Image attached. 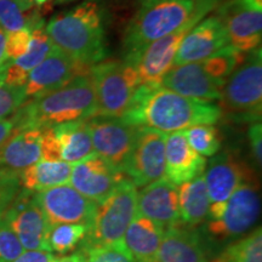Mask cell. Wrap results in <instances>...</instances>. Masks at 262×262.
<instances>
[{"instance_id": "6da1fadb", "label": "cell", "mask_w": 262, "mask_h": 262, "mask_svg": "<svg viewBox=\"0 0 262 262\" xmlns=\"http://www.w3.org/2000/svg\"><path fill=\"white\" fill-rule=\"evenodd\" d=\"M222 116L219 104L195 100L160 85H139L122 119L169 134L198 124H215Z\"/></svg>"}, {"instance_id": "7a4b0ae2", "label": "cell", "mask_w": 262, "mask_h": 262, "mask_svg": "<svg viewBox=\"0 0 262 262\" xmlns=\"http://www.w3.org/2000/svg\"><path fill=\"white\" fill-rule=\"evenodd\" d=\"M96 114V94L90 72L75 75L63 86L28 100L15 114V129L49 127L86 120Z\"/></svg>"}, {"instance_id": "3957f363", "label": "cell", "mask_w": 262, "mask_h": 262, "mask_svg": "<svg viewBox=\"0 0 262 262\" xmlns=\"http://www.w3.org/2000/svg\"><path fill=\"white\" fill-rule=\"evenodd\" d=\"M45 29L55 48L81 64L91 67L107 56L102 9L95 2L56 15Z\"/></svg>"}, {"instance_id": "277c9868", "label": "cell", "mask_w": 262, "mask_h": 262, "mask_svg": "<svg viewBox=\"0 0 262 262\" xmlns=\"http://www.w3.org/2000/svg\"><path fill=\"white\" fill-rule=\"evenodd\" d=\"M212 3L219 0H145L126 28L125 60L134 61L147 45L175 32Z\"/></svg>"}, {"instance_id": "5b68a950", "label": "cell", "mask_w": 262, "mask_h": 262, "mask_svg": "<svg viewBox=\"0 0 262 262\" xmlns=\"http://www.w3.org/2000/svg\"><path fill=\"white\" fill-rule=\"evenodd\" d=\"M136 215L137 188L130 180H125L110 195L96 203L81 250L120 245Z\"/></svg>"}, {"instance_id": "8992f818", "label": "cell", "mask_w": 262, "mask_h": 262, "mask_svg": "<svg viewBox=\"0 0 262 262\" xmlns=\"http://www.w3.org/2000/svg\"><path fill=\"white\" fill-rule=\"evenodd\" d=\"M95 94V117L122 118L139 86V74L135 63L123 61H101L90 67Z\"/></svg>"}, {"instance_id": "52a82bcc", "label": "cell", "mask_w": 262, "mask_h": 262, "mask_svg": "<svg viewBox=\"0 0 262 262\" xmlns=\"http://www.w3.org/2000/svg\"><path fill=\"white\" fill-rule=\"evenodd\" d=\"M221 110L248 122H260L262 110V50L249 52L229 74L221 93Z\"/></svg>"}, {"instance_id": "ba28073f", "label": "cell", "mask_w": 262, "mask_h": 262, "mask_svg": "<svg viewBox=\"0 0 262 262\" xmlns=\"http://www.w3.org/2000/svg\"><path fill=\"white\" fill-rule=\"evenodd\" d=\"M214 8H217V3L203 6L185 25L165 37L150 42L135 60L131 61L136 66L139 85H160L164 75L172 67L173 58L183 38Z\"/></svg>"}, {"instance_id": "9c48e42d", "label": "cell", "mask_w": 262, "mask_h": 262, "mask_svg": "<svg viewBox=\"0 0 262 262\" xmlns=\"http://www.w3.org/2000/svg\"><path fill=\"white\" fill-rule=\"evenodd\" d=\"M261 204L256 185L244 181L225 203L220 216L206 224L208 232L217 239H229L248 232L260 215Z\"/></svg>"}, {"instance_id": "30bf717a", "label": "cell", "mask_w": 262, "mask_h": 262, "mask_svg": "<svg viewBox=\"0 0 262 262\" xmlns=\"http://www.w3.org/2000/svg\"><path fill=\"white\" fill-rule=\"evenodd\" d=\"M86 125L94 152L124 172L135 146L139 126L127 124L122 118L107 117L90 118L86 119Z\"/></svg>"}, {"instance_id": "8fae6325", "label": "cell", "mask_w": 262, "mask_h": 262, "mask_svg": "<svg viewBox=\"0 0 262 262\" xmlns=\"http://www.w3.org/2000/svg\"><path fill=\"white\" fill-rule=\"evenodd\" d=\"M3 217L26 250L51 251L49 247L50 225L35 201L34 192L18 191Z\"/></svg>"}, {"instance_id": "7c38bea8", "label": "cell", "mask_w": 262, "mask_h": 262, "mask_svg": "<svg viewBox=\"0 0 262 262\" xmlns=\"http://www.w3.org/2000/svg\"><path fill=\"white\" fill-rule=\"evenodd\" d=\"M165 137L166 134L163 131L139 126L135 146L124 170L136 188H142L164 178Z\"/></svg>"}, {"instance_id": "4fadbf2b", "label": "cell", "mask_w": 262, "mask_h": 262, "mask_svg": "<svg viewBox=\"0 0 262 262\" xmlns=\"http://www.w3.org/2000/svg\"><path fill=\"white\" fill-rule=\"evenodd\" d=\"M34 195L50 227L61 224L88 226L96 208V203L84 196L71 185L34 192Z\"/></svg>"}, {"instance_id": "5bb4252c", "label": "cell", "mask_w": 262, "mask_h": 262, "mask_svg": "<svg viewBox=\"0 0 262 262\" xmlns=\"http://www.w3.org/2000/svg\"><path fill=\"white\" fill-rule=\"evenodd\" d=\"M219 18L227 32L231 47L241 52L260 48L262 8L248 0H227L219 8Z\"/></svg>"}, {"instance_id": "9a60e30c", "label": "cell", "mask_w": 262, "mask_h": 262, "mask_svg": "<svg viewBox=\"0 0 262 262\" xmlns=\"http://www.w3.org/2000/svg\"><path fill=\"white\" fill-rule=\"evenodd\" d=\"M203 176L210 199L209 220L217 219L232 193L244 181L251 180L247 166L228 152L214 156Z\"/></svg>"}, {"instance_id": "2e32d148", "label": "cell", "mask_w": 262, "mask_h": 262, "mask_svg": "<svg viewBox=\"0 0 262 262\" xmlns=\"http://www.w3.org/2000/svg\"><path fill=\"white\" fill-rule=\"evenodd\" d=\"M127 176L96 153L72 164L70 183L84 196L95 203L110 195Z\"/></svg>"}, {"instance_id": "e0dca14e", "label": "cell", "mask_w": 262, "mask_h": 262, "mask_svg": "<svg viewBox=\"0 0 262 262\" xmlns=\"http://www.w3.org/2000/svg\"><path fill=\"white\" fill-rule=\"evenodd\" d=\"M90 67L71 58L68 55L54 48L50 54L28 74L25 85L28 100L40 97L63 86L75 75L89 73Z\"/></svg>"}, {"instance_id": "ac0fdd59", "label": "cell", "mask_w": 262, "mask_h": 262, "mask_svg": "<svg viewBox=\"0 0 262 262\" xmlns=\"http://www.w3.org/2000/svg\"><path fill=\"white\" fill-rule=\"evenodd\" d=\"M225 83L226 80L209 74L202 61H196L170 68L160 81V86L182 96L211 102L220 100Z\"/></svg>"}, {"instance_id": "d6986e66", "label": "cell", "mask_w": 262, "mask_h": 262, "mask_svg": "<svg viewBox=\"0 0 262 262\" xmlns=\"http://www.w3.org/2000/svg\"><path fill=\"white\" fill-rule=\"evenodd\" d=\"M231 45L224 24L217 16L202 19L180 44L172 67L205 60Z\"/></svg>"}, {"instance_id": "ffe728a7", "label": "cell", "mask_w": 262, "mask_h": 262, "mask_svg": "<svg viewBox=\"0 0 262 262\" xmlns=\"http://www.w3.org/2000/svg\"><path fill=\"white\" fill-rule=\"evenodd\" d=\"M137 214L145 216L164 229L181 222L178 186L162 178L137 191Z\"/></svg>"}, {"instance_id": "44dd1931", "label": "cell", "mask_w": 262, "mask_h": 262, "mask_svg": "<svg viewBox=\"0 0 262 262\" xmlns=\"http://www.w3.org/2000/svg\"><path fill=\"white\" fill-rule=\"evenodd\" d=\"M205 168V158L188 145L182 130L166 134L164 178L179 186L202 175Z\"/></svg>"}, {"instance_id": "7402d4cb", "label": "cell", "mask_w": 262, "mask_h": 262, "mask_svg": "<svg viewBox=\"0 0 262 262\" xmlns=\"http://www.w3.org/2000/svg\"><path fill=\"white\" fill-rule=\"evenodd\" d=\"M44 127L14 130L0 147V168L22 171L41 160V139Z\"/></svg>"}, {"instance_id": "603a6c76", "label": "cell", "mask_w": 262, "mask_h": 262, "mask_svg": "<svg viewBox=\"0 0 262 262\" xmlns=\"http://www.w3.org/2000/svg\"><path fill=\"white\" fill-rule=\"evenodd\" d=\"M180 225L164 231L155 262H206L198 233Z\"/></svg>"}, {"instance_id": "cb8c5ba5", "label": "cell", "mask_w": 262, "mask_h": 262, "mask_svg": "<svg viewBox=\"0 0 262 262\" xmlns=\"http://www.w3.org/2000/svg\"><path fill=\"white\" fill-rule=\"evenodd\" d=\"M164 231L156 222L137 214L126 228L120 245L135 262H155Z\"/></svg>"}, {"instance_id": "d4e9b609", "label": "cell", "mask_w": 262, "mask_h": 262, "mask_svg": "<svg viewBox=\"0 0 262 262\" xmlns=\"http://www.w3.org/2000/svg\"><path fill=\"white\" fill-rule=\"evenodd\" d=\"M72 164L63 160H39L19 171V185L31 192H40L45 189L70 183Z\"/></svg>"}, {"instance_id": "484cf974", "label": "cell", "mask_w": 262, "mask_h": 262, "mask_svg": "<svg viewBox=\"0 0 262 262\" xmlns=\"http://www.w3.org/2000/svg\"><path fill=\"white\" fill-rule=\"evenodd\" d=\"M52 127L60 143L63 162L75 164L95 153L86 120H75Z\"/></svg>"}, {"instance_id": "4316f807", "label": "cell", "mask_w": 262, "mask_h": 262, "mask_svg": "<svg viewBox=\"0 0 262 262\" xmlns=\"http://www.w3.org/2000/svg\"><path fill=\"white\" fill-rule=\"evenodd\" d=\"M178 192L181 222L188 226H196L208 219L210 199L203 173L191 181L179 185Z\"/></svg>"}, {"instance_id": "83f0119b", "label": "cell", "mask_w": 262, "mask_h": 262, "mask_svg": "<svg viewBox=\"0 0 262 262\" xmlns=\"http://www.w3.org/2000/svg\"><path fill=\"white\" fill-rule=\"evenodd\" d=\"M40 21L32 0H0V27L5 32L32 31Z\"/></svg>"}, {"instance_id": "f1b7e54d", "label": "cell", "mask_w": 262, "mask_h": 262, "mask_svg": "<svg viewBox=\"0 0 262 262\" xmlns=\"http://www.w3.org/2000/svg\"><path fill=\"white\" fill-rule=\"evenodd\" d=\"M50 38H49L47 29H45L44 21L39 22L34 28L32 29L31 42H29L28 50L25 55L16 60H10L12 64L22 73L28 75L29 72L34 70L37 66L45 60L50 52L54 50Z\"/></svg>"}, {"instance_id": "f546056e", "label": "cell", "mask_w": 262, "mask_h": 262, "mask_svg": "<svg viewBox=\"0 0 262 262\" xmlns=\"http://www.w3.org/2000/svg\"><path fill=\"white\" fill-rule=\"evenodd\" d=\"M219 257L224 262H262L261 227L241 241L229 244Z\"/></svg>"}, {"instance_id": "4dcf8cb0", "label": "cell", "mask_w": 262, "mask_h": 262, "mask_svg": "<svg viewBox=\"0 0 262 262\" xmlns=\"http://www.w3.org/2000/svg\"><path fill=\"white\" fill-rule=\"evenodd\" d=\"M88 227L81 224H61L51 226L49 232V247L51 251L64 255L77 249L84 241Z\"/></svg>"}, {"instance_id": "1f68e13d", "label": "cell", "mask_w": 262, "mask_h": 262, "mask_svg": "<svg viewBox=\"0 0 262 262\" xmlns=\"http://www.w3.org/2000/svg\"><path fill=\"white\" fill-rule=\"evenodd\" d=\"M188 145L202 157H214L221 148V140L214 124H198L182 130Z\"/></svg>"}, {"instance_id": "d6a6232c", "label": "cell", "mask_w": 262, "mask_h": 262, "mask_svg": "<svg viewBox=\"0 0 262 262\" xmlns=\"http://www.w3.org/2000/svg\"><path fill=\"white\" fill-rule=\"evenodd\" d=\"M27 101L25 86H10L0 83V119L15 114Z\"/></svg>"}, {"instance_id": "836d02e7", "label": "cell", "mask_w": 262, "mask_h": 262, "mask_svg": "<svg viewBox=\"0 0 262 262\" xmlns=\"http://www.w3.org/2000/svg\"><path fill=\"white\" fill-rule=\"evenodd\" d=\"M25 251L17 235L14 233L4 217L0 219V262H12Z\"/></svg>"}, {"instance_id": "e575fe53", "label": "cell", "mask_w": 262, "mask_h": 262, "mask_svg": "<svg viewBox=\"0 0 262 262\" xmlns=\"http://www.w3.org/2000/svg\"><path fill=\"white\" fill-rule=\"evenodd\" d=\"M19 172L0 168V219L19 191Z\"/></svg>"}, {"instance_id": "d590c367", "label": "cell", "mask_w": 262, "mask_h": 262, "mask_svg": "<svg viewBox=\"0 0 262 262\" xmlns=\"http://www.w3.org/2000/svg\"><path fill=\"white\" fill-rule=\"evenodd\" d=\"M83 251L86 255V262H135L122 245L94 248Z\"/></svg>"}, {"instance_id": "8d00e7d4", "label": "cell", "mask_w": 262, "mask_h": 262, "mask_svg": "<svg viewBox=\"0 0 262 262\" xmlns=\"http://www.w3.org/2000/svg\"><path fill=\"white\" fill-rule=\"evenodd\" d=\"M32 31L28 28L8 33L6 37V57L8 60H16L26 54L31 42Z\"/></svg>"}, {"instance_id": "74e56055", "label": "cell", "mask_w": 262, "mask_h": 262, "mask_svg": "<svg viewBox=\"0 0 262 262\" xmlns=\"http://www.w3.org/2000/svg\"><path fill=\"white\" fill-rule=\"evenodd\" d=\"M41 160H62L60 143L55 134L54 127H44L41 139Z\"/></svg>"}, {"instance_id": "f35d334b", "label": "cell", "mask_w": 262, "mask_h": 262, "mask_svg": "<svg viewBox=\"0 0 262 262\" xmlns=\"http://www.w3.org/2000/svg\"><path fill=\"white\" fill-rule=\"evenodd\" d=\"M249 142L253 152L254 159L258 166H261V145H262V125L260 122H255L248 130Z\"/></svg>"}, {"instance_id": "ab89813d", "label": "cell", "mask_w": 262, "mask_h": 262, "mask_svg": "<svg viewBox=\"0 0 262 262\" xmlns=\"http://www.w3.org/2000/svg\"><path fill=\"white\" fill-rule=\"evenodd\" d=\"M56 256L51 251L45 250H27L24 251L12 262H54Z\"/></svg>"}, {"instance_id": "60d3db41", "label": "cell", "mask_w": 262, "mask_h": 262, "mask_svg": "<svg viewBox=\"0 0 262 262\" xmlns=\"http://www.w3.org/2000/svg\"><path fill=\"white\" fill-rule=\"evenodd\" d=\"M15 129V120L12 118H5L0 119V147L4 145V142L12 135Z\"/></svg>"}, {"instance_id": "b9f144b4", "label": "cell", "mask_w": 262, "mask_h": 262, "mask_svg": "<svg viewBox=\"0 0 262 262\" xmlns=\"http://www.w3.org/2000/svg\"><path fill=\"white\" fill-rule=\"evenodd\" d=\"M54 262H86V255L83 250L77 251V253L68 255V256H63L55 260Z\"/></svg>"}, {"instance_id": "7bdbcfd3", "label": "cell", "mask_w": 262, "mask_h": 262, "mask_svg": "<svg viewBox=\"0 0 262 262\" xmlns=\"http://www.w3.org/2000/svg\"><path fill=\"white\" fill-rule=\"evenodd\" d=\"M6 37H8V32H5L4 29L0 27V66H3L8 61L6 57Z\"/></svg>"}, {"instance_id": "ee69618b", "label": "cell", "mask_w": 262, "mask_h": 262, "mask_svg": "<svg viewBox=\"0 0 262 262\" xmlns=\"http://www.w3.org/2000/svg\"><path fill=\"white\" fill-rule=\"evenodd\" d=\"M33 3H34V4H38V5H40V4H44L45 2H48V0H32Z\"/></svg>"}, {"instance_id": "f6af8a7d", "label": "cell", "mask_w": 262, "mask_h": 262, "mask_svg": "<svg viewBox=\"0 0 262 262\" xmlns=\"http://www.w3.org/2000/svg\"><path fill=\"white\" fill-rule=\"evenodd\" d=\"M206 262H224V261H222L220 257H216V258H214V260H211V261H206Z\"/></svg>"}]
</instances>
